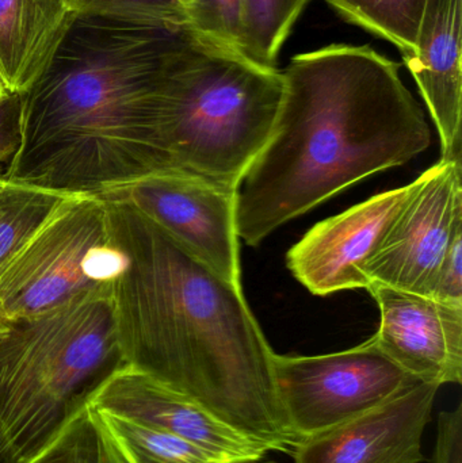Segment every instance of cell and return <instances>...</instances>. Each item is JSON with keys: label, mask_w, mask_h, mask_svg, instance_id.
<instances>
[{"label": "cell", "mask_w": 462, "mask_h": 463, "mask_svg": "<svg viewBox=\"0 0 462 463\" xmlns=\"http://www.w3.org/2000/svg\"><path fill=\"white\" fill-rule=\"evenodd\" d=\"M119 266L111 282L125 364L271 450H292L274 353L233 285L130 206L106 201Z\"/></svg>", "instance_id": "cell-1"}, {"label": "cell", "mask_w": 462, "mask_h": 463, "mask_svg": "<svg viewBox=\"0 0 462 463\" xmlns=\"http://www.w3.org/2000/svg\"><path fill=\"white\" fill-rule=\"evenodd\" d=\"M171 53L143 24L78 18L22 95V143L3 181L102 197L174 171L163 136Z\"/></svg>", "instance_id": "cell-2"}, {"label": "cell", "mask_w": 462, "mask_h": 463, "mask_svg": "<svg viewBox=\"0 0 462 463\" xmlns=\"http://www.w3.org/2000/svg\"><path fill=\"white\" fill-rule=\"evenodd\" d=\"M282 75L276 127L238 192V236L251 247L433 141L399 65L372 46L334 43L297 54Z\"/></svg>", "instance_id": "cell-3"}, {"label": "cell", "mask_w": 462, "mask_h": 463, "mask_svg": "<svg viewBox=\"0 0 462 463\" xmlns=\"http://www.w3.org/2000/svg\"><path fill=\"white\" fill-rule=\"evenodd\" d=\"M125 364L110 290L8 323L0 336V454L18 463Z\"/></svg>", "instance_id": "cell-4"}, {"label": "cell", "mask_w": 462, "mask_h": 463, "mask_svg": "<svg viewBox=\"0 0 462 463\" xmlns=\"http://www.w3.org/2000/svg\"><path fill=\"white\" fill-rule=\"evenodd\" d=\"M281 71L197 35L165 91L163 136L174 171L239 192L276 127Z\"/></svg>", "instance_id": "cell-5"}, {"label": "cell", "mask_w": 462, "mask_h": 463, "mask_svg": "<svg viewBox=\"0 0 462 463\" xmlns=\"http://www.w3.org/2000/svg\"><path fill=\"white\" fill-rule=\"evenodd\" d=\"M118 266L105 201L70 195L0 277V315L10 323L110 290Z\"/></svg>", "instance_id": "cell-6"}, {"label": "cell", "mask_w": 462, "mask_h": 463, "mask_svg": "<svg viewBox=\"0 0 462 463\" xmlns=\"http://www.w3.org/2000/svg\"><path fill=\"white\" fill-rule=\"evenodd\" d=\"M274 375L298 442L353 420L420 383L391 361L373 337L327 355L276 354Z\"/></svg>", "instance_id": "cell-7"}, {"label": "cell", "mask_w": 462, "mask_h": 463, "mask_svg": "<svg viewBox=\"0 0 462 463\" xmlns=\"http://www.w3.org/2000/svg\"><path fill=\"white\" fill-rule=\"evenodd\" d=\"M135 209L217 275L240 285L238 192L167 171L102 195Z\"/></svg>", "instance_id": "cell-8"}, {"label": "cell", "mask_w": 462, "mask_h": 463, "mask_svg": "<svg viewBox=\"0 0 462 463\" xmlns=\"http://www.w3.org/2000/svg\"><path fill=\"white\" fill-rule=\"evenodd\" d=\"M462 232V157H441L415 189L365 266L371 282L430 297L442 259Z\"/></svg>", "instance_id": "cell-9"}, {"label": "cell", "mask_w": 462, "mask_h": 463, "mask_svg": "<svg viewBox=\"0 0 462 463\" xmlns=\"http://www.w3.org/2000/svg\"><path fill=\"white\" fill-rule=\"evenodd\" d=\"M415 182L369 198L306 232L290 248L287 266L315 296L366 288L365 266L398 219Z\"/></svg>", "instance_id": "cell-10"}, {"label": "cell", "mask_w": 462, "mask_h": 463, "mask_svg": "<svg viewBox=\"0 0 462 463\" xmlns=\"http://www.w3.org/2000/svg\"><path fill=\"white\" fill-rule=\"evenodd\" d=\"M95 410L184 438L225 462H258L270 451L143 370L122 364L90 394Z\"/></svg>", "instance_id": "cell-11"}, {"label": "cell", "mask_w": 462, "mask_h": 463, "mask_svg": "<svg viewBox=\"0 0 462 463\" xmlns=\"http://www.w3.org/2000/svg\"><path fill=\"white\" fill-rule=\"evenodd\" d=\"M382 323L373 340L401 369L441 388L462 383V307L372 282Z\"/></svg>", "instance_id": "cell-12"}, {"label": "cell", "mask_w": 462, "mask_h": 463, "mask_svg": "<svg viewBox=\"0 0 462 463\" xmlns=\"http://www.w3.org/2000/svg\"><path fill=\"white\" fill-rule=\"evenodd\" d=\"M439 386L420 383L341 426L300 440L295 463H422Z\"/></svg>", "instance_id": "cell-13"}, {"label": "cell", "mask_w": 462, "mask_h": 463, "mask_svg": "<svg viewBox=\"0 0 462 463\" xmlns=\"http://www.w3.org/2000/svg\"><path fill=\"white\" fill-rule=\"evenodd\" d=\"M462 0H426L414 53L404 64L441 140L442 157H462Z\"/></svg>", "instance_id": "cell-14"}, {"label": "cell", "mask_w": 462, "mask_h": 463, "mask_svg": "<svg viewBox=\"0 0 462 463\" xmlns=\"http://www.w3.org/2000/svg\"><path fill=\"white\" fill-rule=\"evenodd\" d=\"M78 14L71 0H0V83L24 94L48 67Z\"/></svg>", "instance_id": "cell-15"}, {"label": "cell", "mask_w": 462, "mask_h": 463, "mask_svg": "<svg viewBox=\"0 0 462 463\" xmlns=\"http://www.w3.org/2000/svg\"><path fill=\"white\" fill-rule=\"evenodd\" d=\"M18 463L130 462L87 399L40 449Z\"/></svg>", "instance_id": "cell-16"}, {"label": "cell", "mask_w": 462, "mask_h": 463, "mask_svg": "<svg viewBox=\"0 0 462 463\" xmlns=\"http://www.w3.org/2000/svg\"><path fill=\"white\" fill-rule=\"evenodd\" d=\"M70 195L0 182V277Z\"/></svg>", "instance_id": "cell-17"}, {"label": "cell", "mask_w": 462, "mask_h": 463, "mask_svg": "<svg viewBox=\"0 0 462 463\" xmlns=\"http://www.w3.org/2000/svg\"><path fill=\"white\" fill-rule=\"evenodd\" d=\"M97 411L130 463H227L184 438L125 416Z\"/></svg>", "instance_id": "cell-18"}, {"label": "cell", "mask_w": 462, "mask_h": 463, "mask_svg": "<svg viewBox=\"0 0 462 463\" xmlns=\"http://www.w3.org/2000/svg\"><path fill=\"white\" fill-rule=\"evenodd\" d=\"M350 24L390 41L401 56L414 53L426 0H325Z\"/></svg>", "instance_id": "cell-19"}, {"label": "cell", "mask_w": 462, "mask_h": 463, "mask_svg": "<svg viewBox=\"0 0 462 463\" xmlns=\"http://www.w3.org/2000/svg\"><path fill=\"white\" fill-rule=\"evenodd\" d=\"M311 0H243L241 52L276 67L279 52Z\"/></svg>", "instance_id": "cell-20"}, {"label": "cell", "mask_w": 462, "mask_h": 463, "mask_svg": "<svg viewBox=\"0 0 462 463\" xmlns=\"http://www.w3.org/2000/svg\"><path fill=\"white\" fill-rule=\"evenodd\" d=\"M186 15L193 32L203 40L241 51L243 0H192Z\"/></svg>", "instance_id": "cell-21"}, {"label": "cell", "mask_w": 462, "mask_h": 463, "mask_svg": "<svg viewBox=\"0 0 462 463\" xmlns=\"http://www.w3.org/2000/svg\"><path fill=\"white\" fill-rule=\"evenodd\" d=\"M71 5L78 15L86 14L187 24L186 7L179 0H71Z\"/></svg>", "instance_id": "cell-22"}, {"label": "cell", "mask_w": 462, "mask_h": 463, "mask_svg": "<svg viewBox=\"0 0 462 463\" xmlns=\"http://www.w3.org/2000/svg\"><path fill=\"white\" fill-rule=\"evenodd\" d=\"M22 143V95L0 94V178L13 165Z\"/></svg>", "instance_id": "cell-23"}, {"label": "cell", "mask_w": 462, "mask_h": 463, "mask_svg": "<svg viewBox=\"0 0 462 463\" xmlns=\"http://www.w3.org/2000/svg\"><path fill=\"white\" fill-rule=\"evenodd\" d=\"M430 297L462 307V232L456 234L442 259Z\"/></svg>", "instance_id": "cell-24"}, {"label": "cell", "mask_w": 462, "mask_h": 463, "mask_svg": "<svg viewBox=\"0 0 462 463\" xmlns=\"http://www.w3.org/2000/svg\"><path fill=\"white\" fill-rule=\"evenodd\" d=\"M430 463H462V404L444 411L437 423L436 448Z\"/></svg>", "instance_id": "cell-25"}, {"label": "cell", "mask_w": 462, "mask_h": 463, "mask_svg": "<svg viewBox=\"0 0 462 463\" xmlns=\"http://www.w3.org/2000/svg\"><path fill=\"white\" fill-rule=\"evenodd\" d=\"M8 328V321L5 320V317H3L2 315H0V336H2L3 334H5V331H7Z\"/></svg>", "instance_id": "cell-26"}, {"label": "cell", "mask_w": 462, "mask_h": 463, "mask_svg": "<svg viewBox=\"0 0 462 463\" xmlns=\"http://www.w3.org/2000/svg\"><path fill=\"white\" fill-rule=\"evenodd\" d=\"M179 2H181L182 5H184V7H187V5H189L190 3H192V0H179Z\"/></svg>", "instance_id": "cell-27"}, {"label": "cell", "mask_w": 462, "mask_h": 463, "mask_svg": "<svg viewBox=\"0 0 462 463\" xmlns=\"http://www.w3.org/2000/svg\"><path fill=\"white\" fill-rule=\"evenodd\" d=\"M3 92H5V87L2 86V83H0V94H3Z\"/></svg>", "instance_id": "cell-28"}, {"label": "cell", "mask_w": 462, "mask_h": 463, "mask_svg": "<svg viewBox=\"0 0 462 463\" xmlns=\"http://www.w3.org/2000/svg\"><path fill=\"white\" fill-rule=\"evenodd\" d=\"M227 463H258V462H227ZM266 463H276V462H266Z\"/></svg>", "instance_id": "cell-29"}, {"label": "cell", "mask_w": 462, "mask_h": 463, "mask_svg": "<svg viewBox=\"0 0 462 463\" xmlns=\"http://www.w3.org/2000/svg\"><path fill=\"white\" fill-rule=\"evenodd\" d=\"M0 463H7L5 462V459L3 458L2 454H0Z\"/></svg>", "instance_id": "cell-30"}, {"label": "cell", "mask_w": 462, "mask_h": 463, "mask_svg": "<svg viewBox=\"0 0 462 463\" xmlns=\"http://www.w3.org/2000/svg\"><path fill=\"white\" fill-rule=\"evenodd\" d=\"M2 181H3V179H2V178H0V182H2Z\"/></svg>", "instance_id": "cell-31"}]
</instances>
